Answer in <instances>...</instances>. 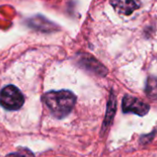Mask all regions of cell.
Here are the masks:
<instances>
[{"label": "cell", "instance_id": "6", "mask_svg": "<svg viewBox=\"0 0 157 157\" xmlns=\"http://www.w3.org/2000/svg\"><path fill=\"white\" fill-rule=\"evenodd\" d=\"M146 94L151 98H157V78L150 77L146 84Z\"/></svg>", "mask_w": 157, "mask_h": 157}, {"label": "cell", "instance_id": "4", "mask_svg": "<svg viewBox=\"0 0 157 157\" xmlns=\"http://www.w3.org/2000/svg\"><path fill=\"white\" fill-rule=\"evenodd\" d=\"M110 2L118 12L125 15H129L138 9L134 0H110Z\"/></svg>", "mask_w": 157, "mask_h": 157}, {"label": "cell", "instance_id": "5", "mask_svg": "<svg viewBox=\"0 0 157 157\" xmlns=\"http://www.w3.org/2000/svg\"><path fill=\"white\" fill-rule=\"evenodd\" d=\"M82 64L88 68L90 71L95 72L97 74L100 75H105L106 74V69L105 68V67H103L97 60H95L94 58H93L91 56H87L86 57L82 56Z\"/></svg>", "mask_w": 157, "mask_h": 157}, {"label": "cell", "instance_id": "2", "mask_svg": "<svg viewBox=\"0 0 157 157\" xmlns=\"http://www.w3.org/2000/svg\"><path fill=\"white\" fill-rule=\"evenodd\" d=\"M24 102L22 93L13 84H9L0 91V105L7 110H19L24 105Z\"/></svg>", "mask_w": 157, "mask_h": 157}, {"label": "cell", "instance_id": "3", "mask_svg": "<svg viewBox=\"0 0 157 157\" xmlns=\"http://www.w3.org/2000/svg\"><path fill=\"white\" fill-rule=\"evenodd\" d=\"M122 110L124 113H134L138 116H145L150 106L136 97L126 95L122 101Z\"/></svg>", "mask_w": 157, "mask_h": 157}, {"label": "cell", "instance_id": "1", "mask_svg": "<svg viewBox=\"0 0 157 157\" xmlns=\"http://www.w3.org/2000/svg\"><path fill=\"white\" fill-rule=\"evenodd\" d=\"M43 99L51 113L57 118L67 116L76 103L75 95L67 90L48 92L44 95Z\"/></svg>", "mask_w": 157, "mask_h": 157}, {"label": "cell", "instance_id": "7", "mask_svg": "<svg viewBox=\"0 0 157 157\" xmlns=\"http://www.w3.org/2000/svg\"><path fill=\"white\" fill-rule=\"evenodd\" d=\"M9 157H34L33 153L28 149H21L15 153L10 154Z\"/></svg>", "mask_w": 157, "mask_h": 157}]
</instances>
